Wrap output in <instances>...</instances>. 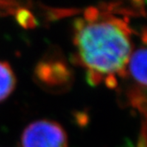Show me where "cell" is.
<instances>
[{
	"label": "cell",
	"mask_w": 147,
	"mask_h": 147,
	"mask_svg": "<svg viewBox=\"0 0 147 147\" xmlns=\"http://www.w3.org/2000/svg\"><path fill=\"white\" fill-rule=\"evenodd\" d=\"M75 45L82 66L97 82L122 76L132 54L127 23L92 10L76 22Z\"/></svg>",
	"instance_id": "cell-1"
},
{
	"label": "cell",
	"mask_w": 147,
	"mask_h": 147,
	"mask_svg": "<svg viewBox=\"0 0 147 147\" xmlns=\"http://www.w3.org/2000/svg\"><path fill=\"white\" fill-rule=\"evenodd\" d=\"M22 147H67L65 129L58 122L39 120L30 123L20 138Z\"/></svg>",
	"instance_id": "cell-2"
},
{
	"label": "cell",
	"mask_w": 147,
	"mask_h": 147,
	"mask_svg": "<svg viewBox=\"0 0 147 147\" xmlns=\"http://www.w3.org/2000/svg\"><path fill=\"white\" fill-rule=\"evenodd\" d=\"M127 67L135 81L143 86L146 85V50L144 48L132 52Z\"/></svg>",
	"instance_id": "cell-3"
},
{
	"label": "cell",
	"mask_w": 147,
	"mask_h": 147,
	"mask_svg": "<svg viewBox=\"0 0 147 147\" xmlns=\"http://www.w3.org/2000/svg\"><path fill=\"white\" fill-rule=\"evenodd\" d=\"M16 85V77L8 63L0 61V101L7 98Z\"/></svg>",
	"instance_id": "cell-4"
}]
</instances>
